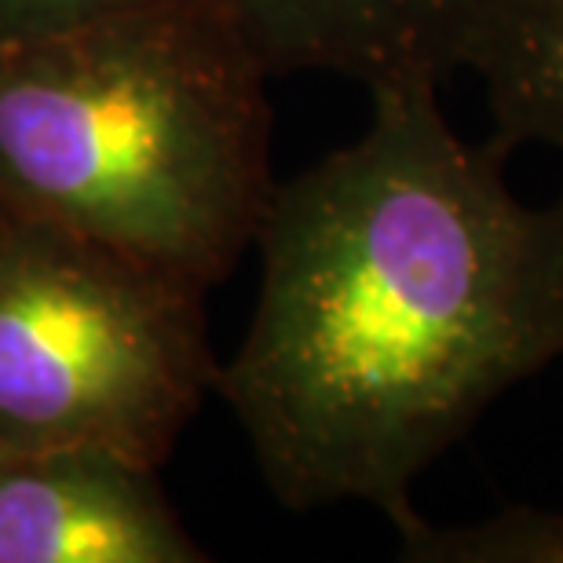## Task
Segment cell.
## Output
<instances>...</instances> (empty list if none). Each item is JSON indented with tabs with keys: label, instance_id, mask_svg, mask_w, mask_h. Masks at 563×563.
<instances>
[{
	"label": "cell",
	"instance_id": "cell-1",
	"mask_svg": "<svg viewBox=\"0 0 563 563\" xmlns=\"http://www.w3.org/2000/svg\"><path fill=\"white\" fill-rule=\"evenodd\" d=\"M369 99L363 136L275 184L212 391L282 509L366 501L402 534L413 483L563 358V198H516L509 154L461 140L439 88Z\"/></svg>",
	"mask_w": 563,
	"mask_h": 563
},
{
	"label": "cell",
	"instance_id": "cell-2",
	"mask_svg": "<svg viewBox=\"0 0 563 563\" xmlns=\"http://www.w3.org/2000/svg\"><path fill=\"white\" fill-rule=\"evenodd\" d=\"M267 77L212 0L0 48V198L212 289L275 195Z\"/></svg>",
	"mask_w": 563,
	"mask_h": 563
},
{
	"label": "cell",
	"instance_id": "cell-3",
	"mask_svg": "<svg viewBox=\"0 0 563 563\" xmlns=\"http://www.w3.org/2000/svg\"><path fill=\"white\" fill-rule=\"evenodd\" d=\"M217 369L206 289L0 198V450L162 468Z\"/></svg>",
	"mask_w": 563,
	"mask_h": 563
},
{
	"label": "cell",
	"instance_id": "cell-4",
	"mask_svg": "<svg viewBox=\"0 0 563 563\" xmlns=\"http://www.w3.org/2000/svg\"><path fill=\"white\" fill-rule=\"evenodd\" d=\"M157 468L103 446L0 450V563H201Z\"/></svg>",
	"mask_w": 563,
	"mask_h": 563
},
{
	"label": "cell",
	"instance_id": "cell-5",
	"mask_svg": "<svg viewBox=\"0 0 563 563\" xmlns=\"http://www.w3.org/2000/svg\"><path fill=\"white\" fill-rule=\"evenodd\" d=\"M267 77L336 74L369 96L465 70L479 0H212Z\"/></svg>",
	"mask_w": 563,
	"mask_h": 563
},
{
	"label": "cell",
	"instance_id": "cell-6",
	"mask_svg": "<svg viewBox=\"0 0 563 563\" xmlns=\"http://www.w3.org/2000/svg\"><path fill=\"white\" fill-rule=\"evenodd\" d=\"M465 70L487 88L498 151L563 154V0H479Z\"/></svg>",
	"mask_w": 563,
	"mask_h": 563
},
{
	"label": "cell",
	"instance_id": "cell-7",
	"mask_svg": "<svg viewBox=\"0 0 563 563\" xmlns=\"http://www.w3.org/2000/svg\"><path fill=\"white\" fill-rule=\"evenodd\" d=\"M410 563H563V509L505 505L476 523L421 520L399 534Z\"/></svg>",
	"mask_w": 563,
	"mask_h": 563
},
{
	"label": "cell",
	"instance_id": "cell-8",
	"mask_svg": "<svg viewBox=\"0 0 563 563\" xmlns=\"http://www.w3.org/2000/svg\"><path fill=\"white\" fill-rule=\"evenodd\" d=\"M154 4V0H0V48L88 26L96 19Z\"/></svg>",
	"mask_w": 563,
	"mask_h": 563
}]
</instances>
